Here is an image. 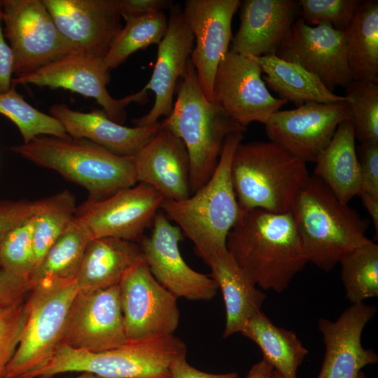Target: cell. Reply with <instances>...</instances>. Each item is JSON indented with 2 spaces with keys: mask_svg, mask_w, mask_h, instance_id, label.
Listing matches in <instances>:
<instances>
[{
  "mask_svg": "<svg viewBox=\"0 0 378 378\" xmlns=\"http://www.w3.org/2000/svg\"><path fill=\"white\" fill-rule=\"evenodd\" d=\"M10 150L83 186L90 201L137 183L132 156L114 154L88 139L41 135Z\"/></svg>",
  "mask_w": 378,
  "mask_h": 378,
  "instance_id": "cell-4",
  "label": "cell"
},
{
  "mask_svg": "<svg viewBox=\"0 0 378 378\" xmlns=\"http://www.w3.org/2000/svg\"><path fill=\"white\" fill-rule=\"evenodd\" d=\"M182 354H186V346L174 335L129 340L99 353L62 343L44 367L26 378L67 372H89L102 378H171L170 365Z\"/></svg>",
  "mask_w": 378,
  "mask_h": 378,
  "instance_id": "cell-7",
  "label": "cell"
},
{
  "mask_svg": "<svg viewBox=\"0 0 378 378\" xmlns=\"http://www.w3.org/2000/svg\"><path fill=\"white\" fill-rule=\"evenodd\" d=\"M34 215L10 230L0 241V268L27 280L34 269Z\"/></svg>",
  "mask_w": 378,
  "mask_h": 378,
  "instance_id": "cell-37",
  "label": "cell"
},
{
  "mask_svg": "<svg viewBox=\"0 0 378 378\" xmlns=\"http://www.w3.org/2000/svg\"><path fill=\"white\" fill-rule=\"evenodd\" d=\"M180 81L172 111L160 122L186 146L192 194L213 174L226 138L234 132L244 133L246 128L234 121L218 104L206 99L190 59Z\"/></svg>",
  "mask_w": 378,
  "mask_h": 378,
  "instance_id": "cell-5",
  "label": "cell"
},
{
  "mask_svg": "<svg viewBox=\"0 0 378 378\" xmlns=\"http://www.w3.org/2000/svg\"><path fill=\"white\" fill-rule=\"evenodd\" d=\"M360 0H299L300 15L308 24L323 23L345 31L353 21Z\"/></svg>",
  "mask_w": 378,
  "mask_h": 378,
  "instance_id": "cell-38",
  "label": "cell"
},
{
  "mask_svg": "<svg viewBox=\"0 0 378 378\" xmlns=\"http://www.w3.org/2000/svg\"><path fill=\"white\" fill-rule=\"evenodd\" d=\"M353 126L342 122L327 147L316 160L314 174L342 202L347 203L360 188V171Z\"/></svg>",
  "mask_w": 378,
  "mask_h": 378,
  "instance_id": "cell-27",
  "label": "cell"
},
{
  "mask_svg": "<svg viewBox=\"0 0 378 378\" xmlns=\"http://www.w3.org/2000/svg\"><path fill=\"white\" fill-rule=\"evenodd\" d=\"M349 119L346 101L307 102L290 110H279L265 125L270 141L304 162H315L332 139L339 125Z\"/></svg>",
  "mask_w": 378,
  "mask_h": 378,
  "instance_id": "cell-16",
  "label": "cell"
},
{
  "mask_svg": "<svg viewBox=\"0 0 378 378\" xmlns=\"http://www.w3.org/2000/svg\"><path fill=\"white\" fill-rule=\"evenodd\" d=\"M339 263L345 298L352 304L378 296L377 244L370 241L357 247L344 255Z\"/></svg>",
  "mask_w": 378,
  "mask_h": 378,
  "instance_id": "cell-34",
  "label": "cell"
},
{
  "mask_svg": "<svg viewBox=\"0 0 378 378\" xmlns=\"http://www.w3.org/2000/svg\"><path fill=\"white\" fill-rule=\"evenodd\" d=\"M260 66L250 57L228 52L220 62L214 82V102L243 127L265 125L286 103L272 95Z\"/></svg>",
  "mask_w": 378,
  "mask_h": 378,
  "instance_id": "cell-13",
  "label": "cell"
},
{
  "mask_svg": "<svg viewBox=\"0 0 378 378\" xmlns=\"http://www.w3.org/2000/svg\"><path fill=\"white\" fill-rule=\"evenodd\" d=\"M76 279L35 285L25 300L27 319L3 378H26L44 367L62 343Z\"/></svg>",
  "mask_w": 378,
  "mask_h": 378,
  "instance_id": "cell-8",
  "label": "cell"
},
{
  "mask_svg": "<svg viewBox=\"0 0 378 378\" xmlns=\"http://www.w3.org/2000/svg\"><path fill=\"white\" fill-rule=\"evenodd\" d=\"M240 333L258 346L263 358L284 378H297L308 351L293 331L275 326L260 311L248 320Z\"/></svg>",
  "mask_w": 378,
  "mask_h": 378,
  "instance_id": "cell-29",
  "label": "cell"
},
{
  "mask_svg": "<svg viewBox=\"0 0 378 378\" xmlns=\"http://www.w3.org/2000/svg\"><path fill=\"white\" fill-rule=\"evenodd\" d=\"M27 314L25 301L0 311V378L18 347Z\"/></svg>",
  "mask_w": 378,
  "mask_h": 378,
  "instance_id": "cell-40",
  "label": "cell"
},
{
  "mask_svg": "<svg viewBox=\"0 0 378 378\" xmlns=\"http://www.w3.org/2000/svg\"><path fill=\"white\" fill-rule=\"evenodd\" d=\"M118 286L129 340L174 335L180 319L177 298L154 278L144 260Z\"/></svg>",
  "mask_w": 378,
  "mask_h": 378,
  "instance_id": "cell-12",
  "label": "cell"
},
{
  "mask_svg": "<svg viewBox=\"0 0 378 378\" xmlns=\"http://www.w3.org/2000/svg\"><path fill=\"white\" fill-rule=\"evenodd\" d=\"M163 201L153 188L138 183L106 199L86 200L77 207L75 218L92 239L114 237L136 242L153 225Z\"/></svg>",
  "mask_w": 378,
  "mask_h": 378,
  "instance_id": "cell-11",
  "label": "cell"
},
{
  "mask_svg": "<svg viewBox=\"0 0 378 378\" xmlns=\"http://www.w3.org/2000/svg\"><path fill=\"white\" fill-rule=\"evenodd\" d=\"M230 52L260 57L276 54L299 17L296 0H244Z\"/></svg>",
  "mask_w": 378,
  "mask_h": 378,
  "instance_id": "cell-22",
  "label": "cell"
},
{
  "mask_svg": "<svg viewBox=\"0 0 378 378\" xmlns=\"http://www.w3.org/2000/svg\"><path fill=\"white\" fill-rule=\"evenodd\" d=\"M142 260L136 242L114 237L93 239L85 249L76 277L78 290L90 292L118 286Z\"/></svg>",
  "mask_w": 378,
  "mask_h": 378,
  "instance_id": "cell-26",
  "label": "cell"
},
{
  "mask_svg": "<svg viewBox=\"0 0 378 378\" xmlns=\"http://www.w3.org/2000/svg\"><path fill=\"white\" fill-rule=\"evenodd\" d=\"M260 67L262 80L279 98L299 107L307 102L334 103L346 101L329 90L313 74L300 65L281 59L275 54L248 56Z\"/></svg>",
  "mask_w": 378,
  "mask_h": 378,
  "instance_id": "cell-28",
  "label": "cell"
},
{
  "mask_svg": "<svg viewBox=\"0 0 378 378\" xmlns=\"http://www.w3.org/2000/svg\"><path fill=\"white\" fill-rule=\"evenodd\" d=\"M344 32L353 80L378 83V1H362Z\"/></svg>",
  "mask_w": 378,
  "mask_h": 378,
  "instance_id": "cell-30",
  "label": "cell"
},
{
  "mask_svg": "<svg viewBox=\"0 0 378 378\" xmlns=\"http://www.w3.org/2000/svg\"><path fill=\"white\" fill-rule=\"evenodd\" d=\"M109 80L103 59L73 52L32 73L13 78L12 85L63 88L94 99L111 120L122 125L127 117L126 107L132 102L145 104L148 101V90L143 88L136 93L115 99L106 89Z\"/></svg>",
  "mask_w": 378,
  "mask_h": 378,
  "instance_id": "cell-10",
  "label": "cell"
},
{
  "mask_svg": "<svg viewBox=\"0 0 378 378\" xmlns=\"http://www.w3.org/2000/svg\"><path fill=\"white\" fill-rule=\"evenodd\" d=\"M226 248L260 288L281 293L308 262L291 212L255 209L241 214L228 233Z\"/></svg>",
  "mask_w": 378,
  "mask_h": 378,
  "instance_id": "cell-1",
  "label": "cell"
},
{
  "mask_svg": "<svg viewBox=\"0 0 378 378\" xmlns=\"http://www.w3.org/2000/svg\"><path fill=\"white\" fill-rule=\"evenodd\" d=\"M150 236L139 241L144 260L154 278L177 298L211 300L218 289L215 281L192 270L183 260L179 242L183 232L160 209Z\"/></svg>",
  "mask_w": 378,
  "mask_h": 378,
  "instance_id": "cell-14",
  "label": "cell"
},
{
  "mask_svg": "<svg viewBox=\"0 0 378 378\" xmlns=\"http://www.w3.org/2000/svg\"><path fill=\"white\" fill-rule=\"evenodd\" d=\"M204 262L223 295L226 315L223 337L226 338L240 332L248 320L261 311L266 295L239 267L227 249L211 255Z\"/></svg>",
  "mask_w": 378,
  "mask_h": 378,
  "instance_id": "cell-25",
  "label": "cell"
},
{
  "mask_svg": "<svg viewBox=\"0 0 378 378\" xmlns=\"http://www.w3.org/2000/svg\"><path fill=\"white\" fill-rule=\"evenodd\" d=\"M38 378H55L53 376H42V377H39ZM74 378H102V377H99L97 375H94L92 373H89V372H82V374L76 377H74Z\"/></svg>",
  "mask_w": 378,
  "mask_h": 378,
  "instance_id": "cell-47",
  "label": "cell"
},
{
  "mask_svg": "<svg viewBox=\"0 0 378 378\" xmlns=\"http://www.w3.org/2000/svg\"><path fill=\"white\" fill-rule=\"evenodd\" d=\"M4 34L14 58L15 77L75 52L59 33L43 0H0Z\"/></svg>",
  "mask_w": 378,
  "mask_h": 378,
  "instance_id": "cell-9",
  "label": "cell"
},
{
  "mask_svg": "<svg viewBox=\"0 0 378 378\" xmlns=\"http://www.w3.org/2000/svg\"><path fill=\"white\" fill-rule=\"evenodd\" d=\"M125 24L120 30L107 54L104 67L110 71L122 64L133 53L152 44L158 45L168 27L164 11L146 14H122Z\"/></svg>",
  "mask_w": 378,
  "mask_h": 378,
  "instance_id": "cell-32",
  "label": "cell"
},
{
  "mask_svg": "<svg viewBox=\"0 0 378 378\" xmlns=\"http://www.w3.org/2000/svg\"><path fill=\"white\" fill-rule=\"evenodd\" d=\"M360 188L358 195L378 233V142L363 143L358 155Z\"/></svg>",
  "mask_w": 378,
  "mask_h": 378,
  "instance_id": "cell-39",
  "label": "cell"
},
{
  "mask_svg": "<svg viewBox=\"0 0 378 378\" xmlns=\"http://www.w3.org/2000/svg\"><path fill=\"white\" fill-rule=\"evenodd\" d=\"M132 158L137 183L151 186L164 200L180 201L192 195L188 151L170 130L160 126Z\"/></svg>",
  "mask_w": 378,
  "mask_h": 378,
  "instance_id": "cell-23",
  "label": "cell"
},
{
  "mask_svg": "<svg viewBox=\"0 0 378 378\" xmlns=\"http://www.w3.org/2000/svg\"><path fill=\"white\" fill-rule=\"evenodd\" d=\"M122 14L141 15L171 9L174 2L170 0H119Z\"/></svg>",
  "mask_w": 378,
  "mask_h": 378,
  "instance_id": "cell-45",
  "label": "cell"
},
{
  "mask_svg": "<svg viewBox=\"0 0 378 378\" xmlns=\"http://www.w3.org/2000/svg\"><path fill=\"white\" fill-rule=\"evenodd\" d=\"M193 42L194 36L182 8L179 4H174L170 9L167 32L158 45L151 78L144 87L154 92V104L147 114L132 120L134 126L151 125L161 116L167 118L170 115L176 85L186 71Z\"/></svg>",
  "mask_w": 378,
  "mask_h": 378,
  "instance_id": "cell-21",
  "label": "cell"
},
{
  "mask_svg": "<svg viewBox=\"0 0 378 378\" xmlns=\"http://www.w3.org/2000/svg\"><path fill=\"white\" fill-rule=\"evenodd\" d=\"M0 113L15 125L23 144L41 135L60 137L68 135L58 120L31 106L14 85L7 92L0 93Z\"/></svg>",
  "mask_w": 378,
  "mask_h": 378,
  "instance_id": "cell-35",
  "label": "cell"
},
{
  "mask_svg": "<svg viewBox=\"0 0 378 378\" xmlns=\"http://www.w3.org/2000/svg\"><path fill=\"white\" fill-rule=\"evenodd\" d=\"M272 378H284L276 371L274 370Z\"/></svg>",
  "mask_w": 378,
  "mask_h": 378,
  "instance_id": "cell-48",
  "label": "cell"
},
{
  "mask_svg": "<svg viewBox=\"0 0 378 378\" xmlns=\"http://www.w3.org/2000/svg\"><path fill=\"white\" fill-rule=\"evenodd\" d=\"M75 52L103 59L122 29L119 0H43Z\"/></svg>",
  "mask_w": 378,
  "mask_h": 378,
  "instance_id": "cell-19",
  "label": "cell"
},
{
  "mask_svg": "<svg viewBox=\"0 0 378 378\" xmlns=\"http://www.w3.org/2000/svg\"><path fill=\"white\" fill-rule=\"evenodd\" d=\"M186 354L175 357L170 365L171 378H239L236 372L212 374L191 366L186 360Z\"/></svg>",
  "mask_w": 378,
  "mask_h": 378,
  "instance_id": "cell-44",
  "label": "cell"
},
{
  "mask_svg": "<svg viewBox=\"0 0 378 378\" xmlns=\"http://www.w3.org/2000/svg\"><path fill=\"white\" fill-rule=\"evenodd\" d=\"M231 176L241 210L291 212L295 196L309 177L306 162L269 141L241 142L231 164Z\"/></svg>",
  "mask_w": 378,
  "mask_h": 378,
  "instance_id": "cell-6",
  "label": "cell"
},
{
  "mask_svg": "<svg viewBox=\"0 0 378 378\" xmlns=\"http://www.w3.org/2000/svg\"><path fill=\"white\" fill-rule=\"evenodd\" d=\"M37 202L34 215V269L74 219L77 209L76 197L68 190Z\"/></svg>",
  "mask_w": 378,
  "mask_h": 378,
  "instance_id": "cell-33",
  "label": "cell"
},
{
  "mask_svg": "<svg viewBox=\"0 0 378 378\" xmlns=\"http://www.w3.org/2000/svg\"><path fill=\"white\" fill-rule=\"evenodd\" d=\"M275 55L313 74L331 92L353 80L345 32L329 24L312 26L298 17Z\"/></svg>",
  "mask_w": 378,
  "mask_h": 378,
  "instance_id": "cell-15",
  "label": "cell"
},
{
  "mask_svg": "<svg viewBox=\"0 0 378 378\" xmlns=\"http://www.w3.org/2000/svg\"><path fill=\"white\" fill-rule=\"evenodd\" d=\"M356 378H367V377L362 371H360Z\"/></svg>",
  "mask_w": 378,
  "mask_h": 378,
  "instance_id": "cell-49",
  "label": "cell"
},
{
  "mask_svg": "<svg viewBox=\"0 0 378 378\" xmlns=\"http://www.w3.org/2000/svg\"><path fill=\"white\" fill-rule=\"evenodd\" d=\"M49 111L69 136L88 139L122 156L136 155L160 129V121L148 126H124L111 120L102 109L84 113L65 104H55Z\"/></svg>",
  "mask_w": 378,
  "mask_h": 378,
  "instance_id": "cell-24",
  "label": "cell"
},
{
  "mask_svg": "<svg viewBox=\"0 0 378 378\" xmlns=\"http://www.w3.org/2000/svg\"><path fill=\"white\" fill-rule=\"evenodd\" d=\"M274 368L264 358L255 363L244 378H272Z\"/></svg>",
  "mask_w": 378,
  "mask_h": 378,
  "instance_id": "cell-46",
  "label": "cell"
},
{
  "mask_svg": "<svg viewBox=\"0 0 378 378\" xmlns=\"http://www.w3.org/2000/svg\"><path fill=\"white\" fill-rule=\"evenodd\" d=\"M128 341L119 286L90 292L78 290L69 309L62 344L99 353Z\"/></svg>",
  "mask_w": 378,
  "mask_h": 378,
  "instance_id": "cell-17",
  "label": "cell"
},
{
  "mask_svg": "<svg viewBox=\"0 0 378 378\" xmlns=\"http://www.w3.org/2000/svg\"><path fill=\"white\" fill-rule=\"evenodd\" d=\"M344 97L355 138L362 144L378 142V83L353 80Z\"/></svg>",
  "mask_w": 378,
  "mask_h": 378,
  "instance_id": "cell-36",
  "label": "cell"
},
{
  "mask_svg": "<svg viewBox=\"0 0 378 378\" xmlns=\"http://www.w3.org/2000/svg\"><path fill=\"white\" fill-rule=\"evenodd\" d=\"M92 239L88 231L74 216L32 272L29 278L32 288L41 283L75 280Z\"/></svg>",
  "mask_w": 378,
  "mask_h": 378,
  "instance_id": "cell-31",
  "label": "cell"
},
{
  "mask_svg": "<svg viewBox=\"0 0 378 378\" xmlns=\"http://www.w3.org/2000/svg\"><path fill=\"white\" fill-rule=\"evenodd\" d=\"M243 134L237 132L226 138L217 166L202 188L183 200H164L161 206L167 218L176 222L192 241L195 252L204 261L227 249V237L241 214L231 164Z\"/></svg>",
  "mask_w": 378,
  "mask_h": 378,
  "instance_id": "cell-3",
  "label": "cell"
},
{
  "mask_svg": "<svg viewBox=\"0 0 378 378\" xmlns=\"http://www.w3.org/2000/svg\"><path fill=\"white\" fill-rule=\"evenodd\" d=\"M239 0H187L182 8L195 42L190 55L201 88L214 102V82L217 68L229 52L232 20Z\"/></svg>",
  "mask_w": 378,
  "mask_h": 378,
  "instance_id": "cell-18",
  "label": "cell"
},
{
  "mask_svg": "<svg viewBox=\"0 0 378 378\" xmlns=\"http://www.w3.org/2000/svg\"><path fill=\"white\" fill-rule=\"evenodd\" d=\"M376 312L375 306L363 302L351 304L335 321L318 320L326 351L317 378H356L363 368L377 363V354L361 344L363 330Z\"/></svg>",
  "mask_w": 378,
  "mask_h": 378,
  "instance_id": "cell-20",
  "label": "cell"
},
{
  "mask_svg": "<svg viewBox=\"0 0 378 378\" xmlns=\"http://www.w3.org/2000/svg\"><path fill=\"white\" fill-rule=\"evenodd\" d=\"M38 202L27 200L0 202V241L13 228L32 216Z\"/></svg>",
  "mask_w": 378,
  "mask_h": 378,
  "instance_id": "cell-41",
  "label": "cell"
},
{
  "mask_svg": "<svg viewBox=\"0 0 378 378\" xmlns=\"http://www.w3.org/2000/svg\"><path fill=\"white\" fill-rule=\"evenodd\" d=\"M32 289L29 280L0 268V311L23 303Z\"/></svg>",
  "mask_w": 378,
  "mask_h": 378,
  "instance_id": "cell-42",
  "label": "cell"
},
{
  "mask_svg": "<svg viewBox=\"0 0 378 378\" xmlns=\"http://www.w3.org/2000/svg\"><path fill=\"white\" fill-rule=\"evenodd\" d=\"M308 262L330 272L341 258L371 240L369 221L340 201L315 175L298 190L291 209Z\"/></svg>",
  "mask_w": 378,
  "mask_h": 378,
  "instance_id": "cell-2",
  "label": "cell"
},
{
  "mask_svg": "<svg viewBox=\"0 0 378 378\" xmlns=\"http://www.w3.org/2000/svg\"><path fill=\"white\" fill-rule=\"evenodd\" d=\"M2 12L0 3V93L9 90L12 86L14 58L9 45L5 41Z\"/></svg>",
  "mask_w": 378,
  "mask_h": 378,
  "instance_id": "cell-43",
  "label": "cell"
}]
</instances>
